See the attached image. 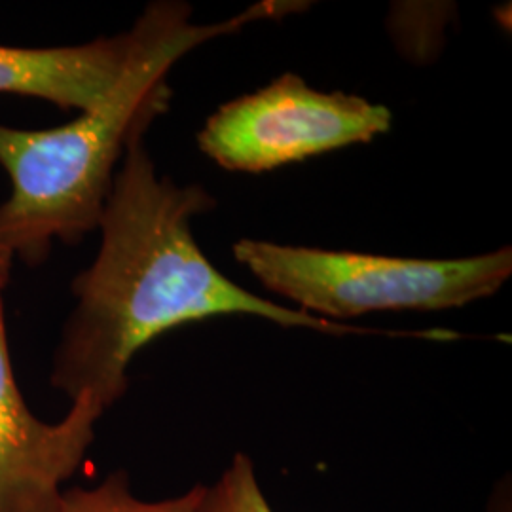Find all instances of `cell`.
Instances as JSON below:
<instances>
[{
	"instance_id": "cell-3",
	"label": "cell",
	"mask_w": 512,
	"mask_h": 512,
	"mask_svg": "<svg viewBox=\"0 0 512 512\" xmlns=\"http://www.w3.org/2000/svg\"><path fill=\"white\" fill-rule=\"evenodd\" d=\"M234 256L270 293L338 323L374 311H444L494 296L511 247L467 258H401L239 239Z\"/></svg>"
},
{
	"instance_id": "cell-4",
	"label": "cell",
	"mask_w": 512,
	"mask_h": 512,
	"mask_svg": "<svg viewBox=\"0 0 512 512\" xmlns=\"http://www.w3.org/2000/svg\"><path fill=\"white\" fill-rule=\"evenodd\" d=\"M391 110L349 93L313 90L287 73L224 103L198 133L203 154L226 171L266 173L332 150L370 143L391 128Z\"/></svg>"
},
{
	"instance_id": "cell-2",
	"label": "cell",
	"mask_w": 512,
	"mask_h": 512,
	"mask_svg": "<svg viewBox=\"0 0 512 512\" xmlns=\"http://www.w3.org/2000/svg\"><path fill=\"white\" fill-rule=\"evenodd\" d=\"M298 6L306 2H258L226 21L196 25L190 4L150 2L139 16L143 38L128 71L99 107L59 128L0 124V165L12 184L0 203V255L37 268L55 239L74 245L97 230L126 150L169 109L171 69L209 40Z\"/></svg>"
},
{
	"instance_id": "cell-1",
	"label": "cell",
	"mask_w": 512,
	"mask_h": 512,
	"mask_svg": "<svg viewBox=\"0 0 512 512\" xmlns=\"http://www.w3.org/2000/svg\"><path fill=\"white\" fill-rule=\"evenodd\" d=\"M215 207L200 184L158 175L143 139L129 145L97 228L99 253L74 277L76 306L55 348L50 382L71 403L90 395L109 410L126 395L128 368L141 349L209 317L247 315L287 329L363 332L260 298L220 274L192 232V219Z\"/></svg>"
},
{
	"instance_id": "cell-7",
	"label": "cell",
	"mask_w": 512,
	"mask_h": 512,
	"mask_svg": "<svg viewBox=\"0 0 512 512\" xmlns=\"http://www.w3.org/2000/svg\"><path fill=\"white\" fill-rule=\"evenodd\" d=\"M205 486L162 501H143L131 492L126 471H114L93 488L63 490L54 512H200Z\"/></svg>"
},
{
	"instance_id": "cell-6",
	"label": "cell",
	"mask_w": 512,
	"mask_h": 512,
	"mask_svg": "<svg viewBox=\"0 0 512 512\" xmlns=\"http://www.w3.org/2000/svg\"><path fill=\"white\" fill-rule=\"evenodd\" d=\"M143 38L139 18L126 33L78 46L19 48L0 44V93L35 97L63 110L99 107L124 73Z\"/></svg>"
},
{
	"instance_id": "cell-5",
	"label": "cell",
	"mask_w": 512,
	"mask_h": 512,
	"mask_svg": "<svg viewBox=\"0 0 512 512\" xmlns=\"http://www.w3.org/2000/svg\"><path fill=\"white\" fill-rule=\"evenodd\" d=\"M12 264L14 258L0 255V512H54L107 410L82 395L63 420L46 423L25 403L10 361L4 313Z\"/></svg>"
},
{
	"instance_id": "cell-9",
	"label": "cell",
	"mask_w": 512,
	"mask_h": 512,
	"mask_svg": "<svg viewBox=\"0 0 512 512\" xmlns=\"http://www.w3.org/2000/svg\"><path fill=\"white\" fill-rule=\"evenodd\" d=\"M490 512H512L511 480H501L492 495Z\"/></svg>"
},
{
	"instance_id": "cell-8",
	"label": "cell",
	"mask_w": 512,
	"mask_h": 512,
	"mask_svg": "<svg viewBox=\"0 0 512 512\" xmlns=\"http://www.w3.org/2000/svg\"><path fill=\"white\" fill-rule=\"evenodd\" d=\"M200 512H275L262 492L249 456L236 454L213 486H205Z\"/></svg>"
}]
</instances>
